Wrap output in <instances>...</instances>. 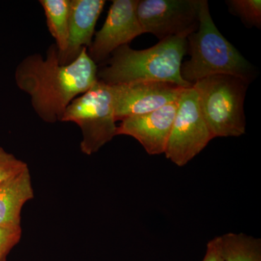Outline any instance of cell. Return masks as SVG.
<instances>
[{
	"label": "cell",
	"instance_id": "7",
	"mask_svg": "<svg viewBox=\"0 0 261 261\" xmlns=\"http://www.w3.org/2000/svg\"><path fill=\"white\" fill-rule=\"evenodd\" d=\"M200 0H140L137 15L144 34L160 40L198 28Z\"/></svg>",
	"mask_w": 261,
	"mask_h": 261
},
{
	"label": "cell",
	"instance_id": "14",
	"mask_svg": "<svg viewBox=\"0 0 261 261\" xmlns=\"http://www.w3.org/2000/svg\"><path fill=\"white\" fill-rule=\"evenodd\" d=\"M224 261H261V241L245 233L219 236Z\"/></svg>",
	"mask_w": 261,
	"mask_h": 261
},
{
	"label": "cell",
	"instance_id": "17",
	"mask_svg": "<svg viewBox=\"0 0 261 261\" xmlns=\"http://www.w3.org/2000/svg\"><path fill=\"white\" fill-rule=\"evenodd\" d=\"M22 230L18 227H0V261H7L13 247L21 238Z\"/></svg>",
	"mask_w": 261,
	"mask_h": 261
},
{
	"label": "cell",
	"instance_id": "5",
	"mask_svg": "<svg viewBox=\"0 0 261 261\" xmlns=\"http://www.w3.org/2000/svg\"><path fill=\"white\" fill-rule=\"evenodd\" d=\"M61 121L74 122L80 127L82 152L88 155L97 152L117 136L111 86L97 80L88 91L70 103Z\"/></svg>",
	"mask_w": 261,
	"mask_h": 261
},
{
	"label": "cell",
	"instance_id": "2",
	"mask_svg": "<svg viewBox=\"0 0 261 261\" xmlns=\"http://www.w3.org/2000/svg\"><path fill=\"white\" fill-rule=\"evenodd\" d=\"M189 34L160 40L153 47L137 50L128 44L116 49L97 70V80L108 85L142 82H163L185 88L192 87L182 79L181 66L187 50Z\"/></svg>",
	"mask_w": 261,
	"mask_h": 261
},
{
	"label": "cell",
	"instance_id": "13",
	"mask_svg": "<svg viewBox=\"0 0 261 261\" xmlns=\"http://www.w3.org/2000/svg\"><path fill=\"white\" fill-rule=\"evenodd\" d=\"M47 19V28L56 40L58 56L64 53L68 44L70 0H40Z\"/></svg>",
	"mask_w": 261,
	"mask_h": 261
},
{
	"label": "cell",
	"instance_id": "6",
	"mask_svg": "<svg viewBox=\"0 0 261 261\" xmlns=\"http://www.w3.org/2000/svg\"><path fill=\"white\" fill-rule=\"evenodd\" d=\"M199 104L198 95L193 87L184 89L178 101L164 154L176 166H185L200 154L213 140Z\"/></svg>",
	"mask_w": 261,
	"mask_h": 261
},
{
	"label": "cell",
	"instance_id": "8",
	"mask_svg": "<svg viewBox=\"0 0 261 261\" xmlns=\"http://www.w3.org/2000/svg\"><path fill=\"white\" fill-rule=\"evenodd\" d=\"M139 0H113L104 25L94 35L87 54L102 64L113 51L144 34L137 15Z\"/></svg>",
	"mask_w": 261,
	"mask_h": 261
},
{
	"label": "cell",
	"instance_id": "15",
	"mask_svg": "<svg viewBox=\"0 0 261 261\" xmlns=\"http://www.w3.org/2000/svg\"><path fill=\"white\" fill-rule=\"evenodd\" d=\"M228 10L241 19L247 27H261V2L260 0H228Z\"/></svg>",
	"mask_w": 261,
	"mask_h": 261
},
{
	"label": "cell",
	"instance_id": "3",
	"mask_svg": "<svg viewBox=\"0 0 261 261\" xmlns=\"http://www.w3.org/2000/svg\"><path fill=\"white\" fill-rule=\"evenodd\" d=\"M187 40V51L191 58L182 63L181 75L188 83L212 75H227L250 84L257 76L255 67L219 32L206 0H200L198 28Z\"/></svg>",
	"mask_w": 261,
	"mask_h": 261
},
{
	"label": "cell",
	"instance_id": "9",
	"mask_svg": "<svg viewBox=\"0 0 261 261\" xmlns=\"http://www.w3.org/2000/svg\"><path fill=\"white\" fill-rule=\"evenodd\" d=\"M116 122L152 112L176 102L185 87L163 82H135L111 86Z\"/></svg>",
	"mask_w": 261,
	"mask_h": 261
},
{
	"label": "cell",
	"instance_id": "4",
	"mask_svg": "<svg viewBox=\"0 0 261 261\" xmlns=\"http://www.w3.org/2000/svg\"><path fill=\"white\" fill-rule=\"evenodd\" d=\"M249 84L227 75H216L192 84L213 138L238 137L246 130L244 102Z\"/></svg>",
	"mask_w": 261,
	"mask_h": 261
},
{
	"label": "cell",
	"instance_id": "18",
	"mask_svg": "<svg viewBox=\"0 0 261 261\" xmlns=\"http://www.w3.org/2000/svg\"><path fill=\"white\" fill-rule=\"evenodd\" d=\"M202 261H224L219 237L213 239L207 243L205 257Z\"/></svg>",
	"mask_w": 261,
	"mask_h": 261
},
{
	"label": "cell",
	"instance_id": "11",
	"mask_svg": "<svg viewBox=\"0 0 261 261\" xmlns=\"http://www.w3.org/2000/svg\"><path fill=\"white\" fill-rule=\"evenodd\" d=\"M105 0H70L69 28L66 49L58 56L61 65L73 63L84 49H88L94 36Z\"/></svg>",
	"mask_w": 261,
	"mask_h": 261
},
{
	"label": "cell",
	"instance_id": "16",
	"mask_svg": "<svg viewBox=\"0 0 261 261\" xmlns=\"http://www.w3.org/2000/svg\"><path fill=\"white\" fill-rule=\"evenodd\" d=\"M28 167L27 163L0 147V184Z\"/></svg>",
	"mask_w": 261,
	"mask_h": 261
},
{
	"label": "cell",
	"instance_id": "1",
	"mask_svg": "<svg viewBox=\"0 0 261 261\" xmlns=\"http://www.w3.org/2000/svg\"><path fill=\"white\" fill-rule=\"evenodd\" d=\"M97 70L87 48L74 62L63 65L53 44L45 58L38 53L24 58L15 69V80L18 88L30 96L39 118L53 123L61 121L70 103L97 82Z\"/></svg>",
	"mask_w": 261,
	"mask_h": 261
},
{
	"label": "cell",
	"instance_id": "12",
	"mask_svg": "<svg viewBox=\"0 0 261 261\" xmlns=\"http://www.w3.org/2000/svg\"><path fill=\"white\" fill-rule=\"evenodd\" d=\"M34 196L29 167L0 184V227L20 226L22 208Z\"/></svg>",
	"mask_w": 261,
	"mask_h": 261
},
{
	"label": "cell",
	"instance_id": "10",
	"mask_svg": "<svg viewBox=\"0 0 261 261\" xmlns=\"http://www.w3.org/2000/svg\"><path fill=\"white\" fill-rule=\"evenodd\" d=\"M178 101L152 112L125 118L117 126L116 135L133 137L150 155L164 153L177 112Z\"/></svg>",
	"mask_w": 261,
	"mask_h": 261
}]
</instances>
